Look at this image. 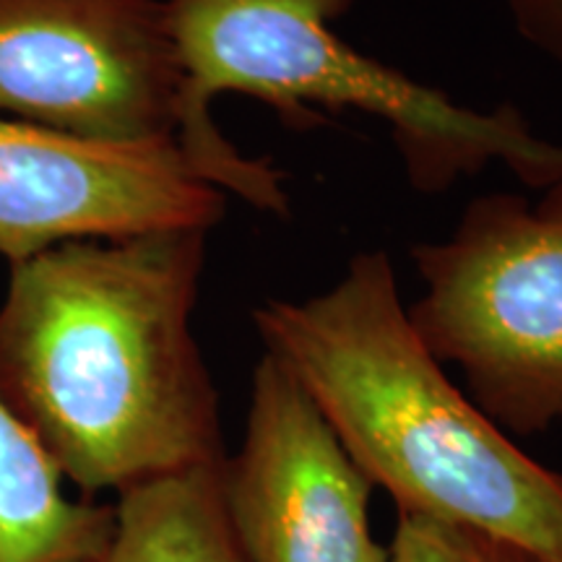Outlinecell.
<instances>
[{"label":"cell","instance_id":"obj_1","mask_svg":"<svg viewBox=\"0 0 562 562\" xmlns=\"http://www.w3.org/2000/svg\"><path fill=\"white\" fill-rule=\"evenodd\" d=\"M206 240H68L11 263L0 402L87 497L227 459L193 336Z\"/></svg>","mask_w":562,"mask_h":562},{"label":"cell","instance_id":"obj_2","mask_svg":"<svg viewBox=\"0 0 562 562\" xmlns=\"http://www.w3.org/2000/svg\"><path fill=\"white\" fill-rule=\"evenodd\" d=\"M252 323L398 516L472 526L562 562V474L521 451L427 351L389 252H357L328 290L263 302Z\"/></svg>","mask_w":562,"mask_h":562},{"label":"cell","instance_id":"obj_3","mask_svg":"<svg viewBox=\"0 0 562 562\" xmlns=\"http://www.w3.org/2000/svg\"><path fill=\"white\" fill-rule=\"evenodd\" d=\"M357 0H165L182 70L178 144L211 186L269 214H290L284 175L237 149L211 117L222 94L269 104L302 128L323 112L389 125L414 191L435 195L503 165L531 191L562 178V144L513 104L476 110L351 47L334 21Z\"/></svg>","mask_w":562,"mask_h":562},{"label":"cell","instance_id":"obj_4","mask_svg":"<svg viewBox=\"0 0 562 562\" xmlns=\"http://www.w3.org/2000/svg\"><path fill=\"white\" fill-rule=\"evenodd\" d=\"M412 328L508 435L562 425V178L531 201L476 195L451 235L412 248Z\"/></svg>","mask_w":562,"mask_h":562},{"label":"cell","instance_id":"obj_5","mask_svg":"<svg viewBox=\"0 0 562 562\" xmlns=\"http://www.w3.org/2000/svg\"><path fill=\"white\" fill-rule=\"evenodd\" d=\"M165 0H0V112L91 140H178Z\"/></svg>","mask_w":562,"mask_h":562},{"label":"cell","instance_id":"obj_6","mask_svg":"<svg viewBox=\"0 0 562 562\" xmlns=\"http://www.w3.org/2000/svg\"><path fill=\"white\" fill-rule=\"evenodd\" d=\"M227 193L178 140L115 144L0 117V256L26 261L68 240L211 232Z\"/></svg>","mask_w":562,"mask_h":562},{"label":"cell","instance_id":"obj_7","mask_svg":"<svg viewBox=\"0 0 562 562\" xmlns=\"http://www.w3.org/2000/svg\"><path fill=\"white\" fill-rule=\"evenodd\" d=\"M222 492L248 562H389L370 531L372 482L266 351L252 370L243 446L222 467Z\"/></svg>","mask_w":562,"mask_h":562},{"label":"cell","instance_id":"obj_8","mask_svg":"<svg viewBox=\"0 0 562 562\" xmlns=\"http://www.w3.org/2000/svg\"><path fill=\"white\" fill-rule=\"evenodd\" d=\"M115 505L70 501L63 476L0 402V562H100Z\"/></svg>","mask_w":562,"mask_h":562},{"label":"cell","instance_id":"obj_9","mask_svg":"<svg viewBox=\"0 0 562 562\" xmlns=\"http://www.w3.org/2000/svg\"><path fill=\"white\" fill-rule=\"evenodd\" d=\"M222 467L117 492L115 533L100 562H248L224 508Z\"/></svg>","mask_w":562,"mask_h":562},{"label":"cell","instance_id":"obj_10","mask_svg":"<svg viewBox=\"0 0 562 562\" xmlns=\"http://www.w3.org/2000/svg\"><path fill=\"white\" fill-rule=\"evenodd\" d=\"M389 562H542L524 547L425 516H398Z\"/></svg>","mask_w":562,"mask_h":562},{"label":"cell","instance_id":"obj_11","mask_svg":"<svg viewBox=\"0 0 562 562\" xmlns=\"http://www.w3.org/2000/svg\"><path fill=\"white\" fill-rule=\"evenodd\" d=\"M503 9L521 42L562 70V0H503Z\"/></svg>","mask_w":562,"mask_h":562}]
</instances>
